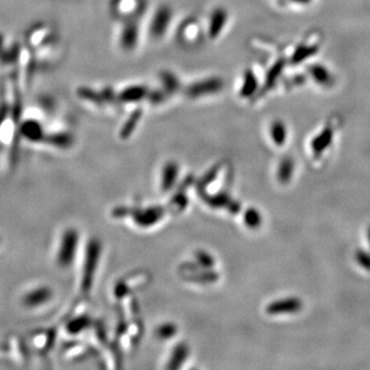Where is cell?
<instances>
[{"label":"cell","instance_id":"obj_1","mask_svg":"<svg viewBox=\"0 0 370 370\" xmlns=\"http://www.w3.org/2000/svg\"><path fill=\"white\" fill-rule=\"evenodd\" d=\"M225 88V81L219 77H208L198 80L189 85L184 94L191 100H199L207 97L216 96Z\"/></svg>","mask_w":370,"mask_h":370},{"label":"cell","instance_id":"obj_2","mask_svg":"<svg viewBox=\"0 0 370 370\" xmlns=\"http://www.w3.org/2000/svg\"><path fill=\"white\" fill-rule=\"evenodd\" d=\"M204 35H206V29L196 17L185 19L180 24L177 31L178 43L190 48L198 46L203 41Z\"/></svg>","mask_w":370,"mask_h":370},{"label":"cell","instance_id":"obj_3","mask_svg":"<svg viewBox=\"0 0 370 370\" xmlns=\"http://www.w3.org/2000/svg\"><path fill=\"white\" fill-rule=\"evenodd\" d=\"M80 245L79 232L74 229L65 231L60 243L57 262L62 268H68L76 259Z\"/></svg>","mask_w":370,"mask_h":370},{"label":"cell","instance_id":"obj_4","mask_svg":"<svg viewBox=\"0 0 370 370\" xmlns=\"http://www.w3.org/2000/svg\"><path fill=\"white\" fill-rule=\"evenodd\" d=\"M173 21V10L168 5L158 7L152 16L148 33L154 41H161L166 36Z\"/></svg>","mask_w":370,"mask_h":370},{"label":"cell","instance_id":"obj_5","mask_svg":"<svg viewBox=\"0 0 370 370\" xmlns=\"http://www.w3.org/2000/svg\"><path fill=\"white\" fill-rule=\"evenodd\" d=\"M100 254H101L100 243L97 240H91L87 245L84 274L82 280V286L85 292L90 291L92 288L94 277L98 268Z\"/></svg>","mask_w":370,"mask_h":370},{"label":"cell","instance_id":"obj_6","mask_svg":"<svg viewBox=\"0 0 370 370\" xmlns=\"http://www.w3.org/2000/svg\"><path fill=\"white\" fill-rule=\"evenodd\" d=\"M139 18L125 20L124 25L120 31L119 45L122 51L126 53L134 52L140 41V25Z\"/></svg>","mask_w":370,"mask_h":370},{"label":"cell","instance_id":"obj_7","mask_svg":"<svg viewBox=\"0 0 370 370\" xmlns=\"http://www.w3.org/2000/svg\"><path fill=\"white\" fill-rule=\"evenodd\" d=\"M145 8V0H111L110 10L119 19L140 18Z\"/></svg>","mask_w":370,"mask_h":370},{"label":"cell","instance_id":"obj_8","mask_svg":"<svg viewBox=\"0 0 370 370\" xmlns=\"http://www.w3.org/2000/svg\"><path fill=\"white\" fill-rule=\"evenodd\" d=\"M230 21V15L226 8L216 7L209 15L206 29V36L210 41H216L224 33Z\"/></svg>","mask_w":370,"mask_h":370},{"label":"cell","instance_id":"obj_9","mask_svg":"<svg viewBox=\"0 0 370 370\" xmlns=\"http://www.w3.org/2000/svg\"><path fill=\"white\" fill-rule=\"evenodd\" d=\"M150 92V88L145 85H130L118 93V99L121 104H138L147 100Z\"/></svg>","mask_w":370,"mask_h":370},{"label":"cell","instance_id":"obj_10","mask_svg":"<svg viewBox=\"0 0 370 370\" xmlns=\"http://www.w3.org/2000/svg\"><path fill=\"white\" fill-rule=\"evenodd\" d=\"M258 88H259V78L256 72L251 68L246 69L243 73L241 84L238 89V94L240 98L242 99L251 98L254 94H256Z\"/></svg>","mask_w":370,"mask_h":370},{"label":"cell","instance_id":"obj_11","mask_svg":"<svg viewBox=\"0 0 370 370\" xmlns=\"http://www.w3.org/2000/svg\"><path fill=\"white\" fill-rule=\"evenodd\" d=\"M164 213L165 211L161 207H153L144 210H138L135 213L134 220L136 222V225H138L139 227L148 228L158 224V221H160L164 216Z\"/></svg>","mask_w":370,"mask_h":370},{"label":"cell","instance_id":"obj_12","mask_svg":"<svg viewBox=\"0 0 370 370\" xmlns=\"http://www.w3.org/2000/svg\"><path fill=\"white\" fill-rule=\"evenodd\" d=\"M179 166L176 162L170 161L166 163L162 169L161 174V189L162 192L168 193L172 191L178 180Z\"/></svg>","mask_w":370,"mask_h":370},{"label":"cell","instance_id":"obj_13","mask_svg":"<svg viewBox=\"0 0 370 370\" xmlns=\"http://www.w3.org/2000/svg\"><path fill=\"white\" fill-rule=\"evenodd\" d=\"M309 76L316 85L322 88H330L335 84L332 73L325 65L322 64H314L309 67Z\"/></svg>","mask_w":370,"mask_h":370},{"label":"cell","instance_id":"obj_14","mask_svg":"<svg viewBox=\"0 0 370 370\" xmlns=\"http://www.w3.org/2000/svg\"><path fill=\"white\" fill-rule=\"evenodd\" d=\"M52 290L48 287H40L30 291L25 298L24 304L29 308L40 307L46 303H48L52 298Z\"/></svg>","mask_w":370,"mask_h":370},{"label":"cell","instance_id":"obj_15","mask_svg":"<svg viewBox=\"0 0 370 370\" xmlns=\"http://www.w3.org/2000/svg\"><path fill=\"white\" fill-rule=\"evenodd\" d=\"M142 117H143L142 109H140V108L134 109L131 113V115L129 116V118L124 123L123 127L121 128V131H120L121 138L128 139L135 132Z\"/></svg>","mask_w":370,"mask_h":370},{"label":"cell","instance_id":"obj_16","mask_svg":"<svg viewBox=\"0 0 370 370\" xmlns=\"http://www.w3.org/2000/svg\"><path fill=\"white\" fill-rule=\"evenodd\" d=\"M160 79L162 84V90L167 94L168 97L175 95L180 91L181 83L174 73L169 71H164L163 73H161Z\"/></svg>","mask_w":370,"mask_h":370},{"label":"cell","instance_id":"obj_17","mask_svg":"<svg viewBox=\"0 0 370 370\" xmlns=\"http://www.w3.org/2000/svg\"><path fill=\"white\" fill-rule=\"evenodd\" d=\"M78 95L84 102H86L87 104H90L96 108H103L104 106H106L101 91L97 92L93 89H90L87 87H82L79 90Z\"/></svg>","mask_w":370,"mask_h":370},{"label":"cell","instance_id":"obj_18","mask_svg":"<svg viewBox=\"0 0 370 370\" xmlns=\"http://www.w3.org/2000/svg\"><path fill=\"white\" fill-rule=\"evenodd\" d=\"M189 353H190V349H189L188 345H185L183 343L177 345L175 347V349L173 350L172 355L170 357L168 368H171V369L180 368L182 366V364L187 361V359L189 357Z\"/></svg>","mask_w":370,"mask_h":370},{"label":"cell","instance_id":"obj_19","mask_svg":"<svg viewBox=\"0 0 370 370\" xmlns=\"http://www.w3.org/2000/svg\"><path fill=\"white\" fill-rule=\"evenodd\" d=\"M314 42V41H313ZM312 41H307L302 44H300V46L295 49V52L292 56V61L295 63H300L306 59H308L307 57L311 56V55H315L316 52L318 51V44L315 42L313 43Z\"/></svg>","mask_w":370,"mask_h":370},{"label":"cell","instance_id":"obj_20","mask_svg":"<svg viewBox=\"0 0 370 370\" xmlns=\"http://www.w3.org/2000/svg\"><path fill=\"white\" fill-rule=\"evenodd\" d=\"M269 133L275 144L283 145L285 143L287 137V128L285 123L281 120H275L271 123Z\"/></svg>","mask_w":370,"mask_h":370},{"label":"cell","instance_id":"obj_21","mask_svg":"<svg viewBox=\"0 0 370 370\" xmlns=\"http://www.w3.org/2000/svg\"><path fill=\"white\" fill-rule=\"evenodd\" d=\"M49 143L60 148H67L73 143V138L68 133H56L49 137H46Z\"/></svg>","mask_w":370,"mask_h":370},{"label":"cell","instance_id":"obj_22","mask_svg":"<svg viewBox=\"0 0 370 370\" xmlns=\"http://www.w3.org/2000/svg\"><path fill=\"white\" fill-rule=\"evenodd\" d=\"M90 323L89 318H87L86 316H82L80 318H77L76 320H73L72 322H70L67 326V330L72 333V335H78V333L82 332L83 330H85L88 325Z\"/></svg>","mask_w":370,"mask_h":370},{"label":"cell","instance_id":"obj_23","mask_svg":"<svg viewBox=\"0 0 370 370\" xmlns=\"http://www.w3.org/2000/svg\"><path fill=\"white\" fill-rule=\"evenodd\" d=\"M197 265L202 267L203 269L210 270L214 266V258L211 254L206 251H199L196 254Z\"/></svg>","mask_w":370,"mask_h":370},{"label":"cell","instance_id":"obj_24","mask_svg":"<svg viewBox=\"0 0 370 370\" xmlns=\"http://www.w3.org/2000/svg\"><path fill=\"white\" fill-rule=\"evenodd\" d=\"M176 332H177V327L174 324L166 323L158 328L157 335L162 340H169L176 335Z\"/></svg>","mask_w":370,"mask_h":370},{"label":"cell","instance_id":"obj_25","mask_svg":"<svg viewBox=\"0 0 370 370\" xmlns=\"http://www.w3.org/2000/svg\"><path fill=\"white\" fill-rule=\"evenodd\" d=\"M244 220L246 225L250 228H256L261 225V216H259V213L254 209L246 211L244 215Z\"/></svg>","mask_w":370,"mask_h":370},{"label":"cell","instance_id":"obj_26","mask_svg":"<svg viewBox=\"0 0 370 370\" xmlns=\"http://www.w3.org/2000/svg\"><path fill=\"white\" fill-rule=\"evenodd\" d=\"M228 201H229V199L225 194H220V195L213 196L212 198H209L208 203L212 207H225V205L228 203Z\"/></svg>","mask_w":370,"mask_h":370}]
</instances>
